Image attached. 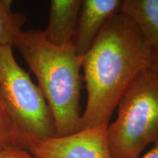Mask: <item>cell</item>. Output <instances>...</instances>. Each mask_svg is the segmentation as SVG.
Segmentation results:
<instances>
[{"label": "cell", "mask_w": 158, "mask_h": 158, "mask_svg": "<svg viewBox=\"0 0 158 158\" xmlns=\"http://www.w3.org/2000/svg\"><path fill=\"white\" fill-rule=\"evenodd\" d=\"M122 13L131 18L151 48H158V0H124Z\"/></svg>", "instance_id": "obj_8"}, {"label": "cell", "mask_w": 158, "mask_h": 158, "mask_svg": "<svg viewBox=\"0 0 158 158\" xmlns=\"http://www.w3.org/2000/svg\"><path fill=\"white\" fill-rule=\"evenodd\" d=\"M82 0H52L48 23L43 30L45 40L55 46L72 42L76 34Z\"/></svg>", "instance_id": "obj_7"}, {"label": "cell", "mask_w": 158, "mask_h": 158, "mask_svg": "<svg viewBox=\"0 0 158 158\" xmlns=\"http://www.w3.org/2000/svg\"><path fill=\"white\" fill-rule=\"evenodd\" d=\"M0 94L27 151L35 142L56 137L54 118L38 85L18 64L13 48L1 45Z\"/></svg>", "instance_id": "obj_4"}, {"label": "cell", "mask_w": 158, "mask_h": 158, "mask_svg": "<svg viewBox=\"0 0 158 158\" xmlns=\"http://www.w3.org/2000/svg\"><path fill=\"white\" fill-rule=\"evenodd\" d=\"M32 156L27 150L15 149L0 152V158H31Z\"/></svg>", "instance_id": "obj_11"}, {"label": "cell", "mask_w": 158, "mask_h": 158, "mask_svg": "<svg viewBox=\"0 0 158 158\" xmlns=\"http://www.w3.org/2000/svg\"><path fill=\"white\" fill-rule=\"evenodd\" d=\"M31 158H38V157H33V156H32V157H31Z\"/></svg>", "instance_id": "obj_14"}, {"label": "cell", "mask_w": 158, "mask_h": 158, "mask_svg": "<svg viewBox=\"0 0 158 158\" xmlns=\"http://www.w3.org/2000/svg\"><path fill=\"white\" fill-rule=\"evenodd\" d=\"M118 107L107 130L112 158H140L148 145L158 147V71H141Z\"/></svg>", "instance_id": "obj_3"}, {"label": "cell", "mask_w": 158, "mask_h": 158, "mask_svg": "<svg viewBox=\"0 0 158 158\" xmlns=\"http://www.w3.org/2000/svg\"><path fill=\"white\" fill-rule=\"evenodd\" d=\"M152 48L135 21L117 13L82 56L87 102L79 130L108 124L136 76L149 68Z\"/></svg>", "instance_id": "obj_1"}, {"label": "cell", "mask_w": 158, "mask_h": 158, "mask_svg": "<svg viewBox=\"0 0 158 158\" xmlns=\"http://www.w3.org/2000/svg\"><path fill=\"white\" fill-rule=\"evenodd\" d=\"M122 5V0H82L73 40L78 56L82 57L87 52L104 26L121 12Z\"/></svg>", "instance_id": "obj_6"}, {"label": "cell", "mask_w": 158, "mask_h": 158, "mask_svg": "<svg viewBox=\"0 0 158 158\" xmlns=\"http://www.w3.org/2000/svg\"><path fill=\"white\" fill-rule=\"evenodd\" d=\"M16 48L36 76L54 118L56 137L78 131L82 57L77 55L73 41L55 46L45 40L43 30L31 29L23 31Z\"/></svg>", "instance_id": "obj_2"}, {"label": "cell", "mask_w": 158, "mask_h": 158, "mask_svg": "<svg viewBox=\"0 0 158 158\" xmlns=\"http://www.w3.org/2000/svg\"><path fill=\"white\" fill-rule=\"evenodd\" d=\"M26 150L19 130L10 116L0 94V152Z\"/></svg>", "instance_id": "obj_10"}, {"label": "cell", "mask_w": 158, "mask_h": 158, "mask_svg": "<svg viewBox=\"0 0 158 158\" xmlns=\"http://www.w3.org/2000/svg\"><path fill=\"white\" fill-rule=\"evenodd\" d=\"M108 125L85 128L70 135L35 142L27 151L38 158H112Z\"/></svg>", "instance_id": "obj_5"}, {"label": "cell", "mask_w": 158, "mask_h": 158, "mask_svg": "<svg viewBox=\"0 0 158 158\" xmlns=\"http://www.w3.org/2000/svg\"><path fill=\"white\" fill-rule=\"evenodd\" d=\"M11 0H0V45L16 47L27 16L21 13L14 12Z\"/></svg>", "instance_id": "obj_9"}, {"label": "cell", "mask_w": 158, "mask_h": 158, "mask_svg": "<svg viewBox=\"0 0 158 158\" xmlns=\"http://www.w3.org/2000/svg\"><path fill=\"white\" fill-rule=\"evenodd\" d=\"M141 158H158V147H154Z\"/></svg>", "instance_id": "obj_13"}, {"label": "cell", "mask_w": 158, "mask_h": 158, "mask_svg": "<svg viewBox=\"0 0 158 158\" xmlns=\"http://www.w3.org/2000/svg\"><path fill=\"white\" fill-rule=\"evenodd\" d=\"M149 68L158 71V48H152Z\"/></svg>", "instance_id": "obj_12"}]
</instances>
